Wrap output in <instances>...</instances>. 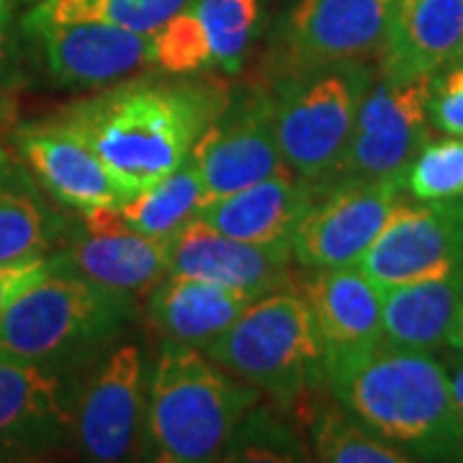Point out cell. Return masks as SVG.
<instances>
[{"label": "cell", "instance_id": "1", "mask_svg": "<svg viewBox=\"0 0 463 463\" xmlns=\"http://www.w3.org/2000/svg\"><path fill=\"white\" fill-rule=\"evenodd\" d=\"M230 85L209 75H132L52 116L99 155L127 199L163 181L230 103Z\"/></svg>", "mask_w": 463, "mask_h": 463}, {"label": "cell", "instance_id": "2", "mask_svg": "<svg viewBox=\"0 0 463 463\" xmlns=\"http://www.w3.org/2000/svg\"><path fill=\"white\" fill-rule=\"evenodd\" d=\"M327 392L364 428L412 461H463V432L443 361L379 345L327 361Z\"/></svg>", "mask_w": 463, "mask_h": 463}, {"label": "cell", "instance_id": "3", "mask_svg": "<svg viewBox=\"0 0 463 463\" xmlns=\"http://www.w3.org/2000/svg\"><path fill=\"white\" fill-rule=\"evenodd\" d=\"M260 392L216 365L201 347L163 340L149 368L145 453L163 463L224 456Z\"/></svg>", "mask_w": 463, "mask_h": 463}, {"label": "cell", "instance_id": "4", "mask_svg": "<svg viewBox=\"0 0 463 463\" xmlns=\"http://www.w3.org/2000/svg\"><path fill=\"white\" fill-rule=\"evenodd\" d=\"M137 317V298L50 270L0 312V358L78 376L114 347Z\"/></svg>", "mask_w": 463, "mask_h": 463}, {"label": "cell", "instance_id": "5", "mask_svg": "<svg viewBox=\"0 0 463 463\" xmlns=\"http://www.w3.org/2000/svg\"><path fill=\"white\" fill-rule=\"evenodd\" d=\"M203 353L283 410L327 389V350L297 291H273L250 301Z\"/></svg>", "mask_w": 463, "mask_h": 463}, {"label": "cell", "instance_id": "6", "mask_svg": "<svg viewBox=\"0 0 463 463\" xmlns=\"http://www.w3.org/2000/svg\"><path fill=\"white\" fill-rule=\"evenodd\" d=\"M376 70L368 62L315 67L273 78V121L288 170L307 181H330Z\"/></svg>", "mask_w": 463, "mask_h": 463}, {"label": "cell", "instance_id": "7", "mask_svg": "<svg viewBox=\"0 0 463 463\" xmlns=\"http://www.w3.org/2000/svg\"><path fill=\"white\" fill-rule=\"evenodd\" d=\"M149 368L139 343H116L75 376L70 443L85 461L116 463L145 453Z\"/></svg>", "mask_w": 463, "mask_h": 463}, {"label": "cell", "instance_id": "8", "mask_svg": "<svg viewBox=\"0 0 463 463\" xmlns=\"http://www.w3.org/2000/svg\"><path fill=\"white\" fill-rule=\"evenodd\" d=\"M432 83L435 75L389 78L376 72L361 100L345 155L325 185L407 181L417 152L430 139Z\"/></svg>", "mask_w": 463, "mask_h": 463}, {"label": "cell", "instance_id": "9", "mask_svg": "<svg viewBox=\"0 0 463 463\" xmlns=\"http://www.w3.org/2000/svg\"><path fill=\"white\" fill-rule=\"evenodd\" d=\"M392 8L394 0H297L270 42V78L379 57Z\"/></svg>", "mask_w": 463, "mask_h": 463}, {"label": "cell", "instance_id": "10", "mask_svg": "<svg viewBox=\"0 0 463 463\" xmlns=\"http://www.w3.org/2000/svg\"><path fill=\"white\" fill-rule=\"evenodd\" d=\"M170 245L173 240L132 230L118 206H100L70 214L60 245L50 252V265L137 298L170 273Z\"/></svg>", "mask_w": 463, "mask_h": 463}, {"label": "cell", "instance_id": "11", "mask_svg": "<svg viewBox=\"0 0 463 463\" xmlns=\"http://www.w3.org/2000/svg\"><path fill=\"white\" fill-rule=\"evenodd\" d=\"M24 60L57 88H109L152 67V33L96 21H21Z\"/></svg>", "mask_w": 463, "mask_h": 463}, {"label": "cell", "instance_id": "12", "mask_svg": "<svg viewBox=\"0 0 463 463\" xmlns=\"http://www.w3.org/2000/svg\"><path fill=\"white\" fill-rule=\"evenodd\" d=\"M191 155L199 167L206 201L288 173L276 137L270 90L242 88L240 93H230V103L201 134Z\"/></svg>", "mask_w": 463, "mask_h": 463}, {"label": "cell", "instance_id": "13", "mask_svg": "<svg viewBox=\"0 0 463 463\" xmlns=\"http://www.w3.org/2000/svg\"><path fill=\"white\" fill-rule=\"evenodd\" d=\"M404 191L407 185L399 181L325 185L291 237L294 263L304 270L358 265L402 203Z\"/></svg>", "mask_w": 463, "mask_h": 463}, {"label": "cell", "instance_id": "14", "mask_svg": "<svg viewBox=\"0 0 463 463\" xmlns=\"http://www.w3.org/2000/svg\"><path fill=\"white\" fill-rule=\"evenodd\" d=\"M260 16L263 0H191L152 33V67L170 75L237 72Z\"/></svg>", "mask_w": 463, "mask_h": 463}, {"label": "cell", "instance_id": "15", "mask_svg": "<svg viewBox=\"0 0 463 463\" xmlns=\"http://www.w3.org/2000/svg\"><path fill=\"white\" fill-rule=\"evenodd\" d=\"M381 291L463 265V199L399 203L361 260Z\"/></svg>", "mask_w": 463, "mask_h": 463}, {"label": "cell", "instance_id": "16", "mask_svg": "<svg viewBox=\"0 0 463 463\" xmlns=\"http://www.w3.org/2000/svg\"><path fill=\"white\" fill-rule=\"evenodd\" d=\"M75 376L0 358V461L39 458L70 443Z\"/></svg>", "mask_w": 463, "mask_h": 463}, {"label": "cell", "instance_id": "17", "mask_svg": "<svg viewBox=\"0 0 463 463\" xmlns=\"http://www.w3.org/2000/svg\"><path fill=\"white\" fill-rule=\"evenodd\" d=\"M170 273L219 283L250 298L273 291H294V255L291 245H255L194 219L170 245Z\"/></svg>", "mask_w": 463, "mask_h": 463}, {"label": "cell", "instance_id": "18", "mask_svg": "<svg viewBox=\"0 0 463 463\" xmlns=\"http://www.w3.org/2000/svg\"><path fill=\"white\" fill-rule=\"evenodd\" d=\"M14 145L21 165L70 212L121 206L127 201V194L118 188L99 155L52 116L14 127Z\"/></svg>", "mask_w": 463, "mask_h": 463}, {"label": "cell", "instance_id": "19", "mask_svg": "<svg viewBox=\"0 0 463 463\" xmlns=\"http://www.w3.org/2000/svg\"><path fill=\"white\" fill-rule=\"evenodd\" d=\"M294 291L312 312L327 361L383 343L381 288L361 265L304 270Z\"/></svg>", "mask_w": 463, "mask_h": 463}, {"label": "cell", "instance_id": "20", "mask_svg": "<svg viewBox=\"0 0 463 463\" xmlns=\"http://www.w3.org/2000/svg\"><path fill=\"white\" fill-rule=\"evenodd\" d=\"M319 194V183L288 170L230 196L206 201L196 219L245 242L291 245L298 222L315 206Z\"/></svg>", "mask_w": 463, "mask_h": 463}, {"label": "cell", "instance_id": "21", "mask_svg": "<svg viewBox=\"0 0 463 463\" xmlns=\"http://www.w3.org/2000/svg\"><path fill=\"white\" fill-rule=\"evenodd\" d=\"M376 60L389 78L438 75L463 60V0H394Z\"/></svg>", "mask_w": 463, "mask_h": 463}, {"label": "cell", "instance_id": "22", "mask_svg": "<svg viewBox=\"0 0 463 463\" xmlns=\"http://www.w3.org/2000/svg\"><path fill=\"white\" fill-rule=\"evenodd\" d=\"M248 294L227 286L167 273L147 294V317L160 340L183 345H212L250 307Z\"/></svg>", "mask_w": 463, "mask_h": 463}, {"label": "cell", "instance_id": "23", "mask_svg": "<svg viewBox=\"0 0 463 463\" xmlns=\"http://www.w3.org/2000/svg\"><path fill=\"white\" fill-rule=\"evenodd\" d=\"M463 304V265L430 279L397 283L381 291L383 343L404 350L435 353L448 345V335Z\"/></svg>", "mask_w": 463, "mask_h": 463}, {"label": "cell", "instance_id": "24", "mask_svg": "<svg viewBox=\"0 0 463 463\" xmlns=\"http://www.w3.org/2000/svg\"><path fill=\"white\" fill-rule=\"evenodd\" d=\"M60 206L21 163L0 167V268L50 258L70 224Z\"/></svg>", "mask_w": 463, "mask_h": 463}, {"label": "cell", "instance_id": "25", "mask_svg": "<svg viewBox=\"0 0 463 463\" xmlns=\"http://www.w3.org/2000/svg\"><path fill=\"white\" fill-rule=\"evenodd\" d=\"M307 422L309 450L327 463H407L404 450L389 446L343 410L327 389L297 404Z\"/></svg>", "mask_w": 463, "mask_h": 463}, {"label": "cell", "instance_id": "26", "mask_svg": "<svg viewBox=\"0 0 463 463\" xmlns=\"http://www.w3.org/2000/svg\"><path fill=\"white\" fill-rule=\"evenodd\" d=\"M203 201V183L191 155L163 181L132 194L118 206V212L132 230L160 240H173L188 222L196 219Z\"/></svg>", "mask_w": 463, "mask_h": 463}, {"label": "cell", "instance_id": "27", "mask_svg": "<svg viewBox=\"0 0 463 463\" xmlns=\"http://www.w3.org/2000/svg\"><path fill=\"white\" fill-rule=\"evenodd\" d=\"M191 0H36L33 21H96L139 33H155Z\"/></svg>", "mask_w": 463, "mask_h": 463}, {"label": "cell", "instance_id": "28", "mask_svg": "<svg viewBox=\"0 0 463 463\" xmlns=\"http://www.w3.org/2000/svg\"><path fill=\"white\" fill-rule=\"evenodd\" d=\"M307 443L291 430L283 417L270 410L252 407L242 422L237 425V432L232 435L230 446L222 458L230 461H307Z\"/></svg>", "mask_w": 463, "mask_h": 463}, {"label": "cell", "instance_id": "29", "mask_svg": "<svg viewBox=\"0 0 463 463\" xmlns=\"http://www.w3.org/2000/svg\"><path fill=\"white\" fill-rule=\"evenodd\" d=\"M404 185L414 201L463 199V137L428 139L407 170Z\"/></svg>", "mask_w": 463, "mask_h": 463}, {"label": "cell", "instance_id": "30", "mask_svg": "<svg viewBox=\"0 0 463 463\" xmlns=\"http://www.w3.org/2000/svg\"><path fill=\"white\" fill-rule=\"evenodd\" d=\"M430 127L440 134L463 137V60L435 75L430 96Z\"/></svg>", "mask_w": 463, "mask_h": 463}, {"label": "cell", "instance_id": "31", "mask_svg": "<svg viewBox=\"0 0 463 463\" xmlns=\"http://www.w3.org/2000/svg\"><path fill=\"white\" fill-rule=\"evenodd\" d=\"M36 0H0V90H11L21 80L24 36L21 21Z\"/></svg>", "mask_w": 463, "mask_h": 463}, {"label": "cell", "instance_id": "32", "mask_svg": "<svg viewBox=\"0 0 463 463\" xmlns=\"http://www.w3.org/2000/svg\"><path fill=\"white\" fill-rule=\"evenodd\" d=\"M52 270L50 258H32V260H21L14 265H3L0 268V312L14 301V298L36 283L42 276H47Z\"/></svg>", "mask_w": 463, "mask_h": 463}, {"label": "cell", "instance_id": "33", "mask_svg": "<svg viewBox=\"0 0 463 463\" xmlns=\"http://www.w3.org/2000/svg\"><path fill=\"white\" fill-rule=\"evenodd\" d=\"M446 373H448V386H450V399H453V410H456V420L461 425L463 432V353L461 350H453L446 355Z\"/></svg>", "mask_w": 463, "mask_h": 463}, {"label": "cell", "instance_id": "34", "mask_svg": "<svg viewBox=\"0 0 463 463\" xmlns=\"http://www.w3.org/2000/svg\"><path fill=\"white\" fill-rule=\"evenodd\" d=\"M18 121V100L14 90H0V137L14 132Z\"/></svg>", "mask_w": 463, "mask_h": 463}, {"label": "cell", "instance_id": "35", "mask_svg": "<svg viewBox=\"0 0 463 463\" xmlns=\"http://www.w3.org/2000/svg\"><path fill=\"white\" fill-rule=\"evenodd\" d=\"M448 347L461 350L463 353V304H461V309H458L456 322H453V330H450V335H448Z\"/></svg>", "mask_w": 463, "mask_h": 463}, {"label": "cell", "instance_id": "36", "mask_svg": "<svg viewBox=\"0 0 463 463\" xmlns=\"http://www.w3.org/2000/svg\"><path fill=\"white\" fill-rule=\"evenodd\" d=\"M8 160H11V157H8V149H5V147H0V167L5 165V163H8Z\"/></svg>", "mask_w": 463, "mask_h": 463}]
</instances>
